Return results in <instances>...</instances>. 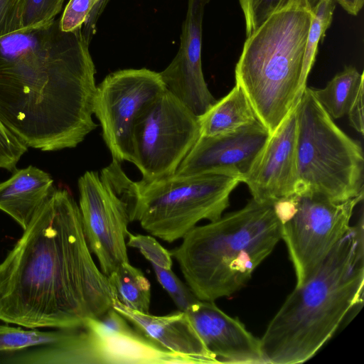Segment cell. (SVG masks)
Wrapping results in <instances>:
<instances>
[{
	"instance_id": "cell-1",
	"label": "cell",
	"mask_w": 364,
	"mask_h": 364,
	"mask_svg": "<svg viewBox=\"0 0 364 364\" xmlns=\"http://www.w3.org/2000/svg\"><path fill=\"white\" fill-rule=\"evenodd\" d=\"M0 263V320L27 328H73L112 308L114 289L97 266L79 206L53 190Z\"/></svg>"
},
{
	"instance_id": "cell-2",
	"label": "cell",
	"mask_w": 364,
	"mask_h": 364,
	"mask_svg": "<svg viewBox=\"0 0 364 364\" xmlns=\"http://www.w3.org/2000/svg\"><path fill=\"white\" fill-rule=\"evenodd\" d=\"M89 44L60 18L0 38V120L28 147L74 148L97 127Z\"/></svg>"
},
{
	"instance_id": "cell-3",
	"label": "cell",
	"mask_w": 364,
	"mask_h": 364,
	"mask_svg": "<svg viewBox=\"0 0 364 364\" xmlns=\"http://www.w3.org/2000/svg\"><path fill=\"white\" fill-rule=\"evenodd\" d=\"M363 211L312 277L296 287L269 323L260 341L266 363L311 359L350 311L363 301Z\"/></svg>"
},
{
	"instance_id": "cell-4",
	"label": "cell",
	"mask_w": 364,
	"mask_h": 364,
	"mask_svg": "<svg viewBox=\"0 0 364 364\" xmlns=\"http://www.w3.org/2000/svg\"><path fill=\"white\" fill-rule=\"evenodd\" d=\"M171 251L196 297L215 301L242 288L281 239L274 203L252 198L241 209L196 226Z\"/></svg>"
},
{
	"instance_id": "cell-5",
	"label": "cell",
	"mask_w": 364,
	"mask_h": 364,
	"mask_svg": "<svg viewBox=\"0 0 364 364\" xmlns=\"http://www.w3.org/2000/svg\"><path fill=\"white\" fill-rule=\"evenodd\" d=\"M313 11L308 0L282 1L247 37L235 84L272 134L296 107L306 87L303 65Z\"/></svg>"
},
{
	"instance_id": "cell-6",
	"label": "cell",
	"mask_w": 364,
	"mask_h": 364,
	"mask_svg": "<svg viewBox=\"0 0 364 364\" xmlns=\"http://www.w3.org/2000/svg\"><path fill=\"white\" fill-rule=\"evenodd\" d=\"M100 175L126 203L130 222L167 242L182 239L200 220L220 218L241 183L239 175L224 171L133 181L114 159Z\"/></svg>"
},
{
	"instance_id": "cell-7",
	"label": "cell",
	"mask_w": 364,
	"mask_h": 364,
	"mask_svg": "<svg viewBox=\"0 0 364 364\" xmlns=\"http://www.w3.org/2000/svg\"><path fill=\"white\" fill-rule=\"evenodd\" d=\"M297 183L296 193H312L343 202L364 191V156L360 143L334 122L306 87L296 107Z\"/></svg>"
},
{
	"instance_id": "cell-8",
	"label": "cell",
	"mask_w": 364,
	"mask_h": 364,
	"mask_svg": "<svg viewBox=\"0 0 364 364\" xmlns=\"http://www.w3.org/2000/svg\"><path fill=\"white\" fill-rule=\"evenodd\" d=\"M363 195L343 202L312 193L294 194L274 203L281 239L294 266L296 284L306 283L350 228Z\"/></svg>"
},
{
	"instance_id": "cell-9",
	"label": "cell",
	"mask_w": 364,
	"mask_h": 364,
	"mask_svg": "<svg viewBox=\"0 0 364 364\" xmlns=\"http://www.w3.org/2000/svg\"><path fill=\"white\" fill-rule=\"evenodd\" d=\"M200 136L199 117L166 90L138 117L132 159L145 181L174 175Z\"/></svg>"
},
{
	"instance_id": "cell-10",
	"label": "cell",
	"mask_w": 364,
	"mask_h": 364,
	"mask_svg": "<svg viewBox=\"0 0 364 364\" xmlns=\"http://www.w3.org/2000/svg\"><path fill=\"white\" fill-rule=\"evenodd\" d=\"M166 90L159 73L124 69L107 75L96 87L93 112L112 159H132L134 124L144 109Z\"/></svg>"
},
{
	"instance_id": "cell-11",
	"label": "cell",
	"mask_w": 364,
	"mask_h": 364,
	"mask_svg": "<svg viewBox=\"0 0 364 364\" xmlns=\"http://www.w3.org/2000/svg\"><path fill=\"white\" fill-rule=\"evenodd\" d=\"M77 185L85 238L100 270L108 277L121 263L129 262L127 205L97 171H86Z\"/></svg>"
},
{
	"instance_id": "cell-12",
	"label": "cell",
	"mask_w": 364,
	"mask_h": 364,
	"mask_svg": "<svg viewBox=\"0 0 364 364\" xmlns=\"http://www.w3.org/2000/svg\"><path fill=\"white\" fill-rule=\"evenodd\" d=\"M85 324L92 364H196L149 339L113 307Z\"/></svg>"
},
{
	"instance_id": "cell-13",
	"label": "cell",
	"mask_w": 364,
	"mask_h": 364,
	"mask_svg": "<svg viewBox=\"0 0 364 364\" xmlns=\"http://www.w3.org/2000/svg\"><path fill=\"white\" fill-rule=\"evenodd\" d=\"M296 107L269 135L241 178L259 203H274L296 193L297 183Z\"/></svg>"
},
{
	"instance_id": "cell-14",
	"label": "cell",
	"mask_w": 364,
	"mask_h": 364,
	"mask_svg": "<svg viewBox=\"0 0 364 364\" xmlns=\"http://www.w3.org/2000/svg\"><path fill=\"white\" fill-rule=\"evenodd\" d=\"M209 1L188 0L178 51L159 73L166 90L198 117L216 102L205 82L201 61L203 19Z\"/></svg>"
},
{
	"instance_id": "cell-15",
	"label": "cell",
	"mask_w": 364,
	"mask_h": 364,
	"mask_svg": "<svg viewBox=\"0 0 364 364\" xmlns=\"http://www.w3.org/2000/svg\"><path fill=\"white\" fill-rule=\"evenodd\" d=\"M269 135L262 124L257 122L224 134L200 136L174 175L224 171L239 175L242 178Z\"/></svg>"
},
{
	"instance_id": "cell-16",
	"label": "cell",
	"mask_w": 364,
	"mask_h": 364,
	"mask_svg": "<svg viewBox=\"0 0 364 364\" xmlns=\"http://www.w3.org/2000/svg\"><path fill=\"white\" fill-rule=\"evenodd\" d=\"M186 312L214 363H266L259 339L214 301L197 299Z\"/></svg>"
},
{
	"instance_id": "cell-17",
	"label": "cell",
	"mask_w": 364,
	"mask_h": 364,
	"mask_svg": "<svg viewBox=\"0 0 364 364\" xmlns=\"http://www.w3.org/2000/svg\"><path fill=\"white\" fill-rule=\"evenodd\" d=\"M113 309L149 339L169 351L189 357L196 363H214L186 311L154 316L130 309L114 299Z\"/></svg>"
},
{
	"instance_id": "cell-18",
	"label": "cell",
	"mask_w": 364,
	"mask_h": 364,
	"mask_svg": "<svg viewBox=\"0 0 364 364\" xmlns=\"http://www.w3.org/2000/svg\"><path fill=\"white\" fill-rule=\"evenodd\" d=\"M54 189L47 172L33 166L16 170L0 183V210L25 230Z\"/></svg>"
},
{
	"instance_id": "cell-19",
	"label": "cell",
	"mask_w": 364,
	"mask_h": 364,
	"mask_svg": "<svg viewBox=\"0 0 364 364\" xmlns=\"http://www.w3.org/2000/svg\"><path fill=\"white\" fill-rule=\"evenodd\" d=\"M198 117L200 136H206L232 132L260 122L245 93L237 84Z\"/></svg>"
},
{
	"instance_id": "cell-20",
	"label": "cell",
	"mask_w": 364,
	"mask_h": 364,
	"mask_svg": "<svg viewBox=\"0 0 364 364\" xmlns=\"http://www.w3.org/2000/svg\"><path fill=\"white\" fill-rule=\"evenodd\" d=\"M363 72L353 66H346L322 89H313V93L333 119L347 114L360 87L363 85Z\"/></svg>"
},
{
	"instance_id": "cell-21",
	"label": "cell",
	"mask_w": 364,
	"mask_h": 364,
	"mask_svg": "<svg viewBox=\"0 0 364 364\" xmlns=\"http://www.w3.org/2000/svg\"><path fill=\"white\" fill-rule=\"evenodd\" d=\"M107 277L114 299L130 309L149 313L151 284L140 269L122 262Z\"/></svg>"
},
{
	"instance_id": "cell-22",
	"label": "cell",
	"mask_w": 364,
	"mask_h": 364,
	"mask_svg": "<svg viewBox=\"0 0 364 364\" xmlns=\"http://www.w3.org/2000/svg\"><path fill=\"white\" fill-rule=\"evenodd\" d=\"M73 328L42 331L0 324V353L19 351L31 347H46L68 341Z\"/></svg>"
},
{
	"instance_id": "cell-23",
	"label": "cell",
	"mask_w": 364,
	"mask_h": 364,
	"mask_svg": "<svg viewBox=\"0 0 364 364\" xmlns=\"http://www.w3.org/2000/svg\"><path fill=\"white\" fill-rule=\"evenodd\" d=\"M109 0H70L60 17L65 31L82 27V34L90 43L95 33L97 20Z\"/></svg>"
},
{
	"instance_id": "cell-24",
	"label": "cell",
	"mask_w": 364,
	"mask_h": 364,
	"mask_svg": "<svg viewBox=\"0 0 364 364\" xmlns=\"http://www.w3.org/2000/svg\"><path fill=\"white\" fill-rule=\"evenodd\" d=\"M336 7L334 0H320L312 9L313 18L309 29L304 58L303 73L306 78L314 65L318 43L331 26Z\"/></svg>"
},
{
	"instance_id": "cell-25",
	"label": "cell",
	"mask_w": 364,
	"mask_h": 364,
	"mask_svg": "<svg viewBox=\"0 0 364 364\" xmlns=\"http://www.w3.org/2000/svg\"><path fill=\"white\" fill-rule=\"evenodd\" d=\"M151 266L159 284L168 294L178 310L186 311L198 299L174 274L171 269H165L155 264Z\"/></svg>"
},
{
	"instance_id": "cell-26",
	"label": "cell",
	"mask_w": 364,
	"mask_h": 364,
	"mask_svg": "<svg viewBox=\"0 0 364 364\" xmlns=\"http://www.w3.org/2000/svg\"><path fill=\"white\" fill-rule=\"evenodd\" d=\"M282 1L287 0H239L245 21L246 37L257 29ZM308 1L313 9L320 0Z\"/></svg>"
},
{
	"instance_id": "cell-27",
	"label": "cell",
	"mask_w": 364,
	"mask_h": 364,
	"mask_svg": "<svg viewBox=\"0 0 364 364\" xmlns=\"http://www.w3.org/2000/svg\"><path fill=\"white\" fill-rule=\"evenodd\" d=\"M127 245L140 251L151 264L171 269V252L165 249L154 237L147 235L128 234Z\"/></svg>"
},
{
	"instance_id": "cell-28",
	"label": "cell",
	"mask_w": 364,
	"mask_h": 364,
	"mask_svg": "<svg viewBox=\"0 0 364 364\" xmlns=\"http://www.w3.org/2000/svg\"><path fill=\"white\" fill-rule=\"evenodd\" d=\"M65 0H23L22 28L33 27L55 18Z\"/></svg>"
},
{
	"instance_id": "cell-29",
	"label": "cell",
	"mask_w": 364,
	"mask_h": 364,
	"mask_svg": "<svg viewBox=\"0 0 364 364\" xmlns=\"http://www.w3.org/2000/svg\"><path fill=\"white\" fill-rule=\"evenodd\" d=\"M28 146L0 120V168L16 170L21 157Z\"/></svg>"
},
{
	"instance_id": "cell-30",
	"label": "cell",
	"mask_w": 364,
	"mask_h": 364,
	"mask_svg": "<svg viewBox=\"0 0 364 364\" xmlns=\"http://www.w3.org/2000/svg\"><path fill=\"white\" fill-rule=\"evenodd\" d=\"M23 0H0V38L22 28Z\"/></svg>"
},
{
	"instance_id": "cell-31",
	"label": "cell",
	"mask_w": 364,
	"mask_h": 364,
	"mask_svg": "<svg viewBox=\"0 0 364 364\" xmlns=\"http://www.w3.org/2000/svg\"><path fill=\"white\" fill-rule=\"evenodd\" d=\"M350 124L360 134L364 133L363 127V85L360 86L347 113Z\"/></svg>"
},
{
	"instance_id": "cell-32",
	"label": "cell",
	"mask_w": 364,
	"mask_h": 364,
	"mask_svg": "<svg viewBox=\"0 0 364 364\" xmlns=\"http://www.w3.org/2000/svg\"><path fill=\"white\" fill-rule=\"evenodd\" d=\"M349 14L356 16L361 10L364 0H334Z\"/></svg>"
}]
</instances>
